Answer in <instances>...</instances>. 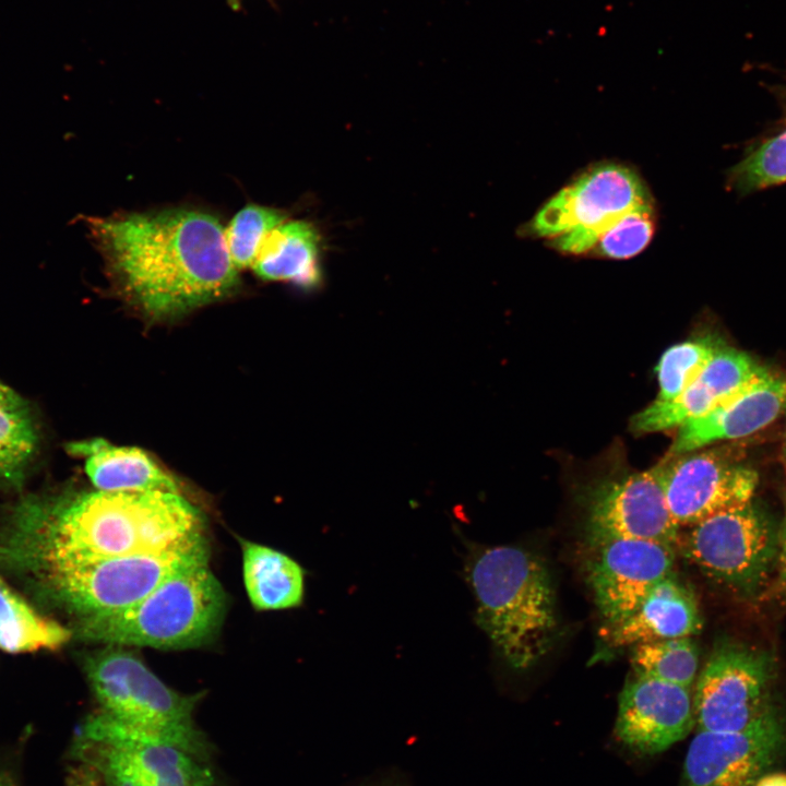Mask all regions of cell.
<instances>
[{
    "mask_svg": "<svg viewBox=\"0 0 786 786\" xmlns=\"http://www.w3.org/2000/svg\"><path fill=\"white\" fill-rule=\"evenodd\" d=\"M71 638V631L34 610L0 577V648L23 653L55 650Z\"/></svg>",
    "mask_w": 786,
    "mask_h": 786,
    "instance_id": "23",
    "label": "cell"
},
{
    "mask_svg": "<svg viewBox=\"0 0 786 786\" xmlns=\"http://www.w3.org/2000/svg\"><path fill=\"white\" fill-rule=\"evenodd\" d=\"M786 413V376L765 368L707 414L679 427L668 456L737 440L767 427Z\"/></svg>",
    "mask_w": 786,
    "mask_h": 786,
    "instance_id": "16",
    "label": "cell"
},
{
    "mask_svg": "<svg viewBox=\"0 0 786 786\" xmlns=\"http://www.w3.org/2000/svg\"><path fill=\"white\" fill-rule=\"evenodd\" d=\"M765 370L745 352L723 345L695 380L675 400L654 402L631 420L636 432H655L701 417Z\"/></svg>",
    "mask_w": 786,
    "mask_h": 786,
    "instance_id": "17",
    "label": "cell"
},
{
    "mask_svg": "<svg viewBox=\"0 0 786 786\" xmlns=\"http://www.w3.org/2000/svg\"><path fill=\"white\" fill-rule=\"evenodd\" d=\"M678 526L752 501L759 475L725 448L668 456L653 467Z\"/></svg>",
    "mask_w": 786,
    "mask_h": 786,
    "instance_id": "11",
    "label": "cell"
},
{
    "mask_svg": "<svg viewBox=\"0 0 786 786\" xmlns=\"http://www.w3.org/2000/svg\"><path fill=\"white\" fill-rule=\"evenodd\" d=\"M776 580L775 586L784 598H786V516L777 532V549L775 556Z\"/></svg>",
    "mask_w": 786,
    "mask_h": 786,
    "instance_id": "29",
    "label": "cell"
},
{
    "mask_svg": "<svg viewBox=\"0 0 786 786\" xmlns=\"http://www.w3.org/2000/svg\"><path fill=\"white\" fill-rule=\"evenodd\" d=\"M703 626L694 593L675 572L657 583L627 618L608 626L614 647L676 638H692Z\"/></svg>",
    "mask_w": 786,
    "mask_h": 786,
    "instance_id": "18",
    "label": "cell"
},
{
    "mask_svg": "<svg viewBox=\"0 0 786 786\" xmlns=\"http://www.w3.org/2000/svg\"><path fill=\"white\" fill-rule=\"evenodd\" d=\"M204 535L203 516L181 493L64 491L22 499L0 536L7 568L158 552Z\"/></svg>",
    "mask_w": 786,
    "mask_h": 786,
    "instance_id": "2",
    "label": "cell"
},
{
    "mask_svg": "<svg viewBox=\"0 0 786 786\" xmlns=\"http://www.w3.org/2000/svg\"><path fill=\"white\" fill-rule=\"evenodd\" d=\"M655 222V209L650 200L627 212L608 228L591 253L614 260L635 257L651 242Z\"/></svg>",
    "mask_w": 786,
    "mask_h": 786,
    "instance_id": "27",
    "label": "cell"
},
{
    "mask_svg": "<svg viewBox=\"0 0 786 786\" xmlns=\"http://www.w3.org/2000/svg\"><path fill=\"white\" fill-rule=\"evenodd\" d=\"M262 279L312 288L321 281L319 236L307 222H284L264 238L251 267Z\"/></svg>",
    "mask_w": 786,
    "mask_h": 786,
    "instance_id": "20",
    "label": "cell"
},
{
    "mask_svg": "<svg viewBox=\"0 0 786 786\" xmlns=\"http://www.w3.org/2000/svg\"><path fill=\"white\" fill-rule=\"evenodd\" d=\"M694 723L690 688L634 672L620 693L615 731L632 751L653 755L683 739Z\"/></svg>",
    "mask_w": 786,
    "mask_h": 786,
    "instance_id": "15",
    "label": "cell"
},
{
    "mask_svg": "<svg viewBox=\"0 0 786 786\" xmlns=\"http://www.w3.org/2000/svg\"><path fill=\"white\" fill-rule=\"evenodd\" d=\"M723 345L714 337L704 336L669 347L656 366L659 392L655 402L678 397Z\"/></svg>",
    "mask_w": 786,
    "mask_h": 786,
    "instance_id": "25",
    "label": "cell"
},
{
    "mask_svg": "<svg viewBox=\"0 0 786 786\" xmlns=\"http://www.w3.org/2000/svg\"><path fill=\"white\" fill-rule=\"evenodd\" d=\"M785 464H786V444H785Z\"/></svg>",
    "mask_w": 786,
    "mask_h": 786,
    "instance_id": "34",
    "label": "cell"
},
{
    "mask_svg": "<svg viewBox=\"0 0 786 786\" xmlns=\"http://www.w3.org/2000/svg\"><path fill=\"white\" fill-rule=\"evenodd\" d=\"M67 450L85 460V472L97 490L181 493L178 481L139 448L117 446L93 438L71 442Z\"/></svg>",
    "mask_w": 786,
    "mask_h": 786,
    "instance_id": "19",
    "label": "cell"
},
{
    "mask_svg": "<svg viewBox=\"0 0 786 786\" xmlns=\"http://www.w3.org/2000/svg\"><path fill=\"white\" fill-rule=\"evenodd\" d=\"M785 751L786 716L777 705L740 730H699L687 751L682 786H753Z\"/></svg>",
    "mask_w": 786,
    "mask_h": 786,
    "instance_id": "12",
    "label": "cell"
},
{
    "mask_svg": "<svg viewBox=\"0 0 786 786\" xmlns=\"http://www.w3.org/2000/svg\"><path fill=\"white\" fill-rule=\"evenodd\" d=\"M740 192H753L786 182V129L760 144L731 170Z\"/></svg>",
    "mask_w": 786,
    "mask_h": 786,
    "instance_id": "28",
    "label": "cell"
},
{
    "mask_svg": "<svg viewBox=\"0 0 786 786\" xmlns=\"http://www.w3.org/2000/svg\"><path fill=\"white\" fill-rule=\"evenodd\" d=\"M586 574L608 626L630 616L651 590L674 572L676 546L617 538L592 544Z\"/></svg>",
    "mask_w": 786,
    "mask_h": 786,
    "instance_id": "13",
    "label": "cell"
},
{
    "mask_svg": "<svg viewBox=\"0 0 786 786\" xmlns=\"http://www.w3.org/2000/svg\"><path fill=\"white\" fill-rule=\"evenodd\" d=\"M753 786H786V773H765L757 781Z\"/></svg>",
    "mask_w": 786,
    "mask_h": 786,
    "instance_id": "31",
    "label": "cell"
},
{
    "mask_svg": "<svg viewBox=\"0 0 786 786\" xmlns=\"http://www.w3.org/2000/svg\"><path fill=\"white\" fill-rule=\"evenodd\" d=\"M634 672L691 688L699 666V652L691 638H676L633 646Z\"/></svg>",
    "mask_w": 786,
    "mask_h": 786,
    "instance_id": "24",
    "label": "cell"
},
{
    "mask_svg": "<svg viewBox=\"0 0 786 786\" xmlns=\"http://www.w3.org/2000/svg\"><path fill=\"white\" fill-rule=\"evenodd\" d=\"M66 786H103L97 773L86 764L75 762L68 769Z\"/></svg>",
    "mask_w": 786,
    "mask_h": 786,
    "instance_id": "30",
    "label": "cell"
},
{
    "mask_svg": "<svg viewBox=\"0 0 786 786\" xmlns=\"http://www.w3.org/2000/svg\"><path fill=\"white\" fill-rule=\"evenodd\" d=\"M209 562L205 535L158 552L86 561H31L10 570L38 597L74 618V626L141 600L175 572Z\"/></svg>",
    "mask_w": 786,
    "mask_h": 786,
    "instance_id": "4",
    "label": "cell"
},
{
    "mask_svg": "<svg viewBox=\"0 0 786 786\" xmlns=\"http://www.w3.org/2000/svg\"><path fill=\"white\" fill-rule=\"evenodd\" d=\"M679 531L654 468L605 480L591 491L587 508L591 545L626 538L676 546Z\"/></svg>",
    "mask_w": 786,
    "mask_h": 786,
    "instance_id": "14",
    "label": "cell"
},
{
    "mask_svg": "<svg viewBox=\"0 0 786 786\" xmlns=\"http://www.w3.org/2000/svg\"><path fill=\"white\" fill-rule=\"evenodd\" d=\"M226 594L209 562L179 570L124 609L74 626L86 641L116 646L179 650L213 639L225 617Z\"/></svg>",
    "mask_w": 786,
    "mask_h": 786,
    "instance_id": "5",
    "label": "cell"
},
{
    "mask_svg": "<svg viewBox=\"0 0 786 786\" xmlns=\"http://www.w3.org/2000/svg\"><path fill=\"white\" fill-rule=\"evenodd\" d=\"M285 219L282 211L255 203H249L236 213L225 229V240L238 271L252 267L264 238Z\"/></svg>",
    "mask_w": 786,
    "mask_h": 786,
    "instance_id": "26",
    "label": "cell"
},
{
    "mask_svg": "<svg viewBox=\"0 0 786 786\" xmlns=\"http://www.w3.org/2000/svg\"><path fill=\"white\" fill-rule=\"evenodd\" d=\"M243 582L257 610H282L299 606L305 595V571L287 555L241 540Z\"/></svg>",
    "mask_w": 786,
    "mask_h": 786,
    "instance_id": "21",
    "label": "cell"
},
{
    "mask_svg": "<svg viewBox=\"0 0 786 786\" xmlns=\"http://www.w3.org/2000/svg\"><path fill=\"white\" fill-rule=\"evenodd\" d=\"M774 662L762 650L725 642L702 669L693 696L699 730H740L776 704L772 699Z\"/></svg>",
    "mask_w": 786,
    "mask_h": 786,
    "instance_id": "10",
    "label": "cell"
},
{
    "mask_svg": "<svg viewBox=\"0 0 786 786\" xmlns=\"http://www.w3.org/2000/svg\"><path fill=\"white\" fill-rule=\"evenodd\" d=\"M97 712L114 724L171 743L200 760L212 753L193 712L201 694H182L164 683L134 653L108 645L85 662Z\"/></svg>",
    "mask_w": 786,
    "mask_h": 786,
    "instance_id": "6",
    "label": "cell"
},
{
    "mask_svg": "<svg viewBox=\"0 0 786 786\" xmlns=\"http://www.w3.org/2000/svg\"><path fill=\"white\" fill-rule=\"evenodd\" d=\"M0 786H21L13 769L0 765Z\"/></svg>",
    "mask_w": 786,
    "mask_h": 786,
    "instance_id": "32",
    "label": "cell"
},
{
    "mask_svg": "<svg viewBox=\"0 0 786 786\" xmlns=\"http://www.w3.org/2000/svg\"><path fill=\"white\" fill-rule=\"evenodd\" d=\"M372 786H393V785L378 784V785H372Z\"/></svg>",
    "mask_w": 786,
    "mask_h": 786,
    "instance_id": "33",
    "label": "cell"
},
{
    "mask_svg": "<svg viewBox=\"0 0 786 786\" xmlns=\"http://www.w3.org/2000/svg\"><path fill=\"white\" fill-rule=\"evenodd\" d=\"M69 753L92 767L103 786H221L206 761L96 711L79 727Z\"/></svg>",
    "mask_w": 786,
    "mask_h": 786,
    "instance_id": "7",
    "label": "cell"
},
{
    "mask_svg": "<svg viewBox=\"0 0 786 786\" xmlns=\"http://www.w3.org/2000/svg\"><path fill=\"white\" fill-rule=\"evenodd\" d=\"M88 236L122 295L153 319H168L235 291L225 228L192 207L84 217Z\"/></svg>",
    "mask_w": 786,
    "mask_h": 786,
    "instance_id": "1",
    "label": "cell"
},
{
    "mask_svg": "<svg viewBox=\"0 0 786 786\" xmlns=\"http://www.w3.org/2000/svg\"><path fill=\"white\" fill-rule=\"evenodd\" d=\"M40 429L29 403L0 381V489L20 487L40 446Z\"/></svg>",
    "mask_w": 786,
    "mask_h": 786,
    "instance_id": "22",
    "label": "cell"
},
{
    "mask_svg": "<svg viewBox=\"0 0 786 786\" xmlns=\"http://www.w3.org/2000/svg\"><path fill=\"white\" fill-rule=\"evenodd\" d=\"M681 528L676 545L714 582L742 597L754 596L766 584L775 563L777 532L753 501Z\"/></svg>",
    "mask_w": 786,
    "mask_h": 786,
    "instance_id": "8",
    "label": "cell"
},
{
    "mask_svg": "<svg viewBox=\"0 0 786 786\" xmlns=\"http://www.w3.org/2000/svg\"><path fill=\"white\" fill-rule=\"evenodd\" d=\"M641 178L618 164L592 167L552 195L526 226L562 253H591L600 236L633 207L650 201Z\"/></svg>",
    "mask_w": 786,
    "mask_h": 786,
    "instance_id": "9",
    "label": "cell"
},
{
    "mask_svg": "<svg viewBox=\"0 0 786 786\" xmlns=\"http://www.w3.org/2000/svg\"><path fill=\"white\" fill-rule=\"evenodd\" d=\"M465 576L476 602V621L499 655L523 670L550 650L558 629L555 590L544 561L515 546H477Z\"/></svg>",
    "mask_w": 786,
    "mask_h": 786,
    "instance_id": "3",
    "label": "cell"
}]
</instances>
